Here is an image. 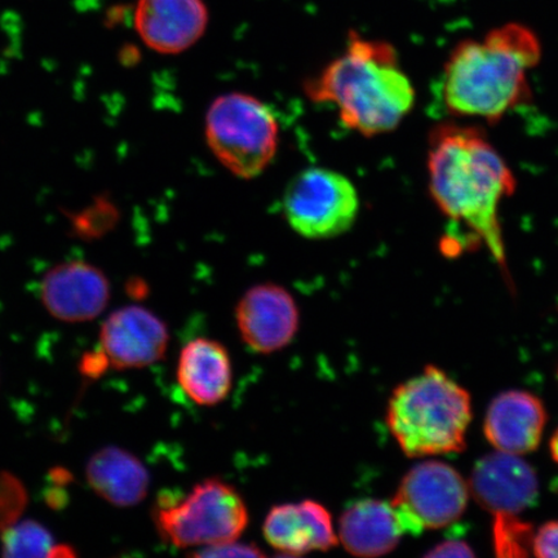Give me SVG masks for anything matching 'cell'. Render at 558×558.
<instances>
[{"label": "cell", "instance_id": "6da1fadb", "mask_svg": "<svg viewBox=\"0 0 558 558\" xmlns=\"http://www.w3.org/2000/svg\"><path fill=\"white\" fill-rule=\"evenodd\" d=\"M428 172L432 198L446 218L466 229L472 246L484 244L505 265L499 207L515 180L484 132L438 125L430 135Z\"/></svg>", "mask_w": 558, "mask_h": 558}, {"label": "cell", "instance_id": "7a4b0ae2", "mask_svg": "<svg viewBox=\"0 0 558 558\" xmlns=\"http://www.w3.org/2000/svg\"><path fill=\"white\" fill-rule=\"evenodd\" d=\"M538 37L508 24L484 40L457 46L445 65L442 99L452 116L497 122L526 99L527 73L541 59Z\"/></svg>", "mask_w": 558, "mask_h": 558}, {"label": "cell", "instance_id": "3957f363", "mask_svg": "<svg viewBox=\"0 0 558 558\" xmlns=\"http://www.w3.org/2000/svg\"><path fill=\"white\" fill-rule=\"evenodd\" d=\"M306 94L313 101L332 105L341 122L364 136L396 130L415 104L413 83L393 47L359 38L308 83Z\"/></svg>", "mask_w": 558, "mask_h": 558}, {"label": "cell", "instance_id": "277c9868", "mask_svg": "<svg viewBox=\"0 0 558 558\" xmlns=\"http://www.w3.org/2000/svg\"><path fill=\"white\" fill-rule=\"evenodd\" d=\"M471 418L470 393L436 366L402 383L388 401V428L410 458L463 451Z\"/></svg>", "mask_w": 558, "mask_h": 558}, {"label": "cell", "instance_id": "5b68a950", "mask_svg": "<svg viewBox=\"0 0 558 558\" xmlns=\"http://www.w3.org/2000/svg\"><path fill=\"white\" fill-rule=\"evenodd\" d=\"M156 527L177 548H206L240 538L248 525L247 506L236 488L220 478H207L191 492L159 498Z\"/></svg>", "mask_w": 558, "mask_h": 558}, {"label": "cell", "instance_id": "8992f818", "mask_svg": "<svg viewBox=\"0 0 558 558\" xmlns=\"http://www.w3.org/2000/svg\"><path fill=\"white\" fill-rule=\"evenodd\" d=\"M208 148L236 178L259 177L277 155L279 125L274 111L254 96L226 94L207 110Z\"/></svg>", "mask_w": 558, "mask_h": 558}, {"label": "cell", "instance_id": "52a82bcc", "mask_svg": "<svg viewBox=\"0 0 558 558\" xmlns=\"http://www.w3.org/2000/svg\"><path fill=\"white\" fill-rule=\"evenodd\" d=\"M282 208L286 220L299 235L331 240L353 227L360 213V197L343 173L311 167L290 181Z\"/></svg>", "mask_w": 558, "mask_h": 558}, {"label": "cell", "instance_id": "ba28073f", "mask_svg": "<svg viewBox=\"0 0 558 558\" xmlns=\"http://www.w3.org/2000/svg\"><path fill=\"white\" fill-rule=\"evenodd\" d=\"M470 495L469 483L452 466L425 462L404 474L390 505L403 534L418 535L462 518Z\"/></svg>", "mask_w": 558, "mask_h": 558}, {"label": "cell", "instance_id": "9c48e42d", "mask_svg": "<svg viewBox=\"0 0 558 558\" xmlns=\"http://www.w3.org/2000/svg\"><path fill=\"white\" fill-rule=\"evenodd\" d=\"M40 300L54 319L85 324L108 308L110 282L100 268L85 260L54 265L40 281Z\"/></svg>", "mask_w": 558, "mask_h": 558}, {"label": "cell", "instance_id": "30bf717a", "mask_svg": "<svg viewBox=\"0 0 558 558\" xmlns=\"http://www.w3.org/2000/svg\"><path fill=\"white\" fill-rule=\"evenodd\" d=\"M100 352L116 369L144 368L165 357L170 332L162 319L140 305L123 306L105 319Z\"/></svg>", "mask_w": 558, "mask_h": 558}, {"label": "cell", "instance_id": "8fae6325", "mask_svg": "<svg viewBox=\"0 0 558 558\" xmlns=\"http://www.w3.org/2000/svg\"><path fill=\"white\" fill-rule=\"evenodd\" d=\"M236 326L251 351L270 354L288 347L299 330V308L290 292L275 283L251 288L235 308Z\"/></svg>", "mask_w": 558, "mask_h": 558}, {"label": "cell", "instance_id": "7c38bea8", "mask_svg": "<svg viewBox=\"0 0 558 558\" xmlns=\"http://www.w3.org/2000/svg\"><path fill=\"white\" fill-rule=\"evenodd\" d=\"M470 492L493 515H519L535 504L539 481L533 466L514 453L481 458L471 474Z\"/></svg>", "mask_w": 558, "mask_h": 558}, {"label": "cell", "instance_id": "4fadbf2b", "mask_svg": "<svg viewBox=\"0 0 558 558\" xmlns=\"http://www.w3.org/2000/svg\"><path fill=\"white\" fill-rule=\"evenodd\" d=\"M135 29L150 50L177 54L205 34L208 12L202 0H138Z\"/></svg>", "mask_w": 558, "mask_h": 558}, {"label": "cell", "instance_id": "5bb4252c", "mask_svg": "<svg viewBox=\"0 0 558 558\" xmlns=\"http://www.w3.org/2000/svg\"><path fill=\"white\" fill-rule=\"evenodd\" d=\"M263 533L271 548L288 556L326 553L339 543L331 513L314 500L271 508Z\"/></svg>", "mask_w": 558, "mask_h": 558}, {"label": "cell", "instance_id": "9a60e30c", "mask_svg": "<svg viewBox=\"0 0 558 558\" xmlns=\"http://www.w3.org/2000/svg\"><path fill=\"white\" fill-rule=\"evenodd\" d=\"M546 422V409L538 397L511 390L492 402L484 430L498 451L523 456L538 448Z\"/></svg>", "mask_w": 558, "mask_h": 558}, {"label": "cell", "instance_id": "2e32d148", "mask_svg": "<svg viewBox=\"0 0 558 558\" xmlns=\"http://www.w3.org/2000/svg\"><path fill=\"white\" fill-rule=\"evenodd\" d=\"M178 381L184 393L199 407H216L233 386V366L227 348L219 341L197 338L181 349Z\"/></svg>", "mask_w": 558, "mask_h": 558}, {"label": "cell", "instance_id": "e0dca14e", "mask_svg": "<svg viewBox=\"0 0 558 558\" xmlns=\"http://www.w3.org/2000/svg\"><path fill=\"white\" fill-rule=\"evenodd\" d=\"M403 532L390 501L361 499L339 521V541L349 554L379 557L399 546Z\"/></svg>", "mask_w": 558, "mask_h": 558}, {"label": "cell", "instance_id": "ac0fdd59", "mask_svg": "<svg viewBox=\"0 0 558 558\" xmlns=\"http://www.w3.org/2000/svg\"><path fill=\"white\" fill-rule=\"evenodd\" d=\"M86 478L97 497L120 508L142 504L150 485L145 465L134 453L118 446H107L89 458Z\"/></svg>", "mask_w": 558, "mask_h": 558}, {"label": "cell", "instance_id": "d6986e66", "mask_svg": "<svg viewBox=\"0 0 558 558\" xmlns=\"http://www.w3.org/2000/svg\"><path fill=\"white\" fill-rule=\"evenodd\" d=\"M54 542L50 530L34 520L13 523L2 536L3 557H58L70 556Z\"/></svg>", "mask_w": 558, "mask_h": 558}, {"label": "cell", "instance_id": "ffe728a7", "mask_svg": "<svg viewBox=\"0 0 558 558\" xmlns=\"http://www.w3.org/2000/svg\"><path fill=\"white\" fill-rule=\"evenodd\" d=\"M534 529L519 515H494L493 541L499 557H526L533 554Z\"/></svg>", "mask_w": 558, "mask_h": 558}, {"label": "cell", "instance_id": "44dd1931", "mask_svg": "<svg viewBox=\"0 0 558 558\" xmlns=\"http://www.w3.org/2000/svg\"><path fill=\"white\" fill-rule=\"evenodd\" d=\"M117 218L114 206L107 201H99L95 206H89L85 211L75 215L73 227L85 239H93L107 233L114 226Z\"/></svg>", "mask_w": 558, "mask_h": 558}, {"label": "cell", "instance_id": "7402d4cb", "mask_svg": "<svg viewBox=\"0 0 558 558\" xmlns=\"http://www.w3.org/2000/svg\"><path fill=\"white\" fill-rule=\"evenodd\" d=\"M533 555L542 558H558V521L546 523L535 533Z\"/></svg>", "mask_w": 558, "mask_h": 558}, {"label": "cell", "instance_id": "603a6c76", "mask_svg": "<svg viewBox=\"0 0 558 558\" xmlns=\"http://www.w3.org/2000/svg\"><path fill=\"white\" fill-rule=\"evenodd\" d=\"M194 556L202 557H257L264 556L260 549H257L251 544H242L233 542H227L216 544V546L202 548L201 553H195Z\"/></svg>", "mask_w": 558, "mask_h": 558}, {"label": "cell", "instance_id": "cb8c5ba5", "mask_svg": "<svg viewBox=\"0 0 558 558\" xmlns=\"http://www.w3.org/2000/svg\"><path fill=\"white\" fill-rule=\"evenodd\" d=\"M472 548L465 542L449 541L432 549L427 557H473Z\"/></svg>", "mask_w": 558, "mask_h": 558}, {"label": "cell", "instance_id": "d4e9b609", "mask_svg": "<svg viewBox=\"0 0 558 558\" xmlns=\"http://www.w3.org/2000/svg\"><path fill=\"white\" fill-rule=\"evenodd\" d=\"M550 453H553V458L555 462L558 464V429L554 435L553 439H550Z\"/></svg>", "mask_w": 558, "mask_h": 558}]
</instances>
